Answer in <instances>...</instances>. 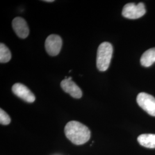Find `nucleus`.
I'll return each instance as SVG.
<instances>
[{"label":"nucleus","instance_id":"f257e3e1","mask_svg":"<svg viewBox=\"0 0 155 155\" xmlns=\"http://www.w3.org/2000/svg\"><path fill=\"white\" fill-rule=\"evenodd\" d=\"M64 133L67 138L77 145L87 143L91 136L88 127L76 121H71L67 124L64 127Z\"/></svg>","mask_w":155,"mask_h":155},{"label":"nucleus","instance_id":"f03ea898","mask_svg":"<svg viewBox=\"0 0 155 155\" xmlns=\"http://www.w3.org/2000/svg\"><path fill=\"white\" fill-rule=\"evenodd\" d=\"M113 52V46L110 43L104 42L98 47L97 56V67L100 71H105L108 69Z\"/></svg>","mask_w":155,"mask_h":155},{"label":"nucleus","instance_id":"7ed1b4c3","mask_svg":"<svg viewBox=\"0 0 155 155\" xmlns=\"http://www.w3.org/2000/svg\"><path fill=\"white\" fill-rule=\"evenodd\" d=\"M146 13L144 4L140 2L138 4L128 3L124 6L122 9L123 16L129 19H137L143 16Z\"/></svg>","mask_w":155,"mask_h":155},{"label":"nucleus","instance_id":"20e7f679","mask_svg":"<svg viewBox=\"0 0 155 155\" xmlns=\"http://www.w3.org/2000/svg\"><path fill=\"white\" fill-rule=\"evenodd\" d=\"M137 102L148 114L155 117V97L145 93H140L137 97Z\"/></svg>","mask_w":155,"mask_h":155},{"label":"nucleus","instance_id":"39448f33","mask_svg":"<svg viewBox=\"0 0 155 155\" xmlns=\"http://www.w3.org/2000/svg\"><path fill=\"white\" fill-rule=\"evenodd\" d=\"M61 47L62 39L58 35H50L45 41V48L47 52L52 56L58 55L59 54Z\"/></svg>","mask_w":155,"mask_h":155},{"label":"nucleus","instance_id":"423d86ee","mask_svg":"<svg viewBox=\"0 0 155 155\" xmlns=\"http://www.w3.org/2000/svg\"><path fill=\"white\" fill-rule=\"evenodd\" d=\"M12 90L18 97L28 103H33L36 100L33 93L26 86L21 83H15L13 86Z\"/></svg>","mask_w":155,"mask_h":155},{"label":"nucleus","instance_id":"0eeeda50","mask_svg":"<svg viewBox=\"0 0 155 155\" xmlns=\"http://www.w3.org/2000/svg\"><path fill=\"white\" fill-rule=\"evenodd\" d=\"M72 79L70 77L63 79L61 83V89L73 98L79 99L82 96V91L77 84L71 81Z\"/></svg>","mask_w":155,"mask_h":155},{"label":"nucleus","instance_id":"6e6552de","mask_svg":"<svg viewBox=\"0 0 155 155\" xmlns=\"http://www.w3.org/2000/svg\"><path fill=\"white\" fill-rule=\"evenodd\" d=\"M12 27L17 35L21 39H25L28 37L29 29L26 21L21 17H17L12 21Z\"/></svg>","mask_w":155,"mask_h":155},{"label":"nucleus","instance_id":"1a4fd4ad","mask_svg":"<svg viewBox=\"0 0 155 155\" xmlns=\"http://www.w3.org/2000/svg\"><path fill=\"white\" fill-rule=\"evenodd\" d=\"M137 141L141 146L147 148H155V134H143L140 135Z\"/></svg>","mask_w":155,"mask_h":155},{"label":"nucleus","instance_id":"9d476101","mask_svg":"<svg viewBox=\"0 0 155 155\" xmlns=\"http://www.w3.org/2000/svg\"><path fill=\"white\" fill-rule=\"evenodd\" d=\"M155 62V48L146 51L140 59V63L143 66L148 67Z\"/></svg>","mask_w":155,"mask_h":155},{"label":"nucleus","instance_id":"9b49d317","mask_svg":"<svg viewBox=\"0 0 155 155\" xmlns=\"http://www.w3.org/2000/svg\"><path fill=\"white\" fill-rule=\"evenodd\" d=\"M11 52L9 49L4 43L0 45V62L7 63L11 59Z\"/></svg>","mask_w":155,"mask_h":155},{"label":"nucleus","instance_id":"f8f14e48","mask_svg":"<svg viewBox=\"0 0 155 155\" xmlns=\"http://www.w3.org/2000/svg\"><path fill=\"white\" fill-rule=\"evenodd\" d=\"M11 121V119L9 116L2 109H0V123L1 125H7L9 124Z\"/></svg>","mask_w":155,"mask_h":155},{"label":"nucleus","instance_id":"ddd939ff","mask_svg":"<svg viewBox=\"0 0 155 155\" xmlns=\"http://www.w3.org/2000/svg\"><path fill=\"white\" fill-rule=\"evenodd\" d=\"M45 2H54V0H45L44 1Z\"/></svg>","mask_w":155,"mask_h":155}]
</instances>
